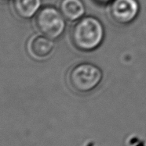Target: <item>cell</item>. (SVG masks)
I'll return each instance as SVG.
<instances>
[{"instance_id": "1", "label": "cell", "mask_w": 146, "mask_h": 146, "mask_svg": "<svg viewBox=\"0 0 146 146\" xmlns=\"http://www.w3.org/2000/svg\"><path fill=\"white\" fill-rule=\"evenodd\" d=\"M105 31L98 19L87 16L77 21L70 31L72 45L82 52H92L99 48L104 41Z\"/></svg>"}, {"instance_id": "2", "label": "cell", "mask_w": 146, "mask_h": 146, "mask_svg": "<svg viewBox=\"0 0 146 146\" xmlns=\"http://www.w3.org/2000/svg\"><path fill=\"white\" fill-rule=\"evenodd\" d=\"M103 79L102 70L90 63H81L70 69L67 76L69 86L78 93H89L96 89Z\"/></svg>"}, {"instance_id": "3", "label": "cell", "mask_w": 146, "mask_h": 146, "mask_svg": "<svg viewBox=\"0 0 146 146\" xmlns=\"http://www.w3.org/2000/svg\"><path fill=\"white\" fill-rule=\"evenodd\" d=\"M35 25L39 34L55 41L65 31L66 19L59 9L46 6L42 7L36 15Z\"/></svg>"}, {"instance_id": "4", "label": "cell", "mask_w": 146, "mask_h": 146, "mask_svg": "<svg viewBox=\"0 0 146 146\" xmlns=\"http://www.w3.org/2000/svg\"><path fill=\"white\" fill-rule=\"evenodd\" d=\"M140 11L137 0H112L108 4V16L114 23L127 25L137 18Z\"/></svg>"}, {"instance_id": "5", "label": "cell", "mask_w": 146, "mask_h": 146, "mask_svg": "<svg viewBox=\"0 0 146 146\" xmlns=\"http://www.w3.org/2000/svg\"><path fill=\"white\" fill-rule=\"evenodd\" d=\"M54 41L42 35L32 36L27 44L29 56L36 60H42L50 56L54 48Z\"/></svg>"}, {"instance_id": "6", "label": "cell", "mask_w": 146, "mask_h": 146, "mask_svg": "<svg viewBox=\"0 0 146 146\" xmlns=\"http://www.w3.org/2000/svg\"><path fill=\"white\" fill-rule=\"evenodd\" d=\"M42 0H11L14 13L24 20L35 17L42 8Z\"/></svg>"}, {"instance_id": "7", "label": "cell", "mask_w": 146, "mask_h": 146, "mask_svg": "<svg viewBox=\"0 0 146 146\" xmlns=\"http://www.w3.org/2000/svg\"><path fill=\"white\" fill-rule=\"evenodd\" d=\"M58 9L66 21L76 22L83 18L86 7L82 0H61Z\"/></svg>"}, {"instance_id": "8", "label": "cell", "mask_w": 146, "mask_h": 146, "mask_svg": "<svg viewBox=\"0 0 146 146\" xmlns=\"http://www.w3.org/2000/svg\"><path fill=\"white\" fill-rule=\"evenodd\" d=\"M96 3H98V5L103 6V5H107L112 1V0H94Z\"/></svg>"}, {"instance_id": "9", "label": "cell", "mask_w": 146, "mask_h": 146, "mask_svg": "<svg viewBox=\"0 0 146 146\" xmlns=\"http://www.w3.org/2000/svg\"><path fill=\"white\" fill-rule=\"evenodd\" d=\"M9 0H0V3H5V2H8Z\"/></svg>"}]
</instances>
